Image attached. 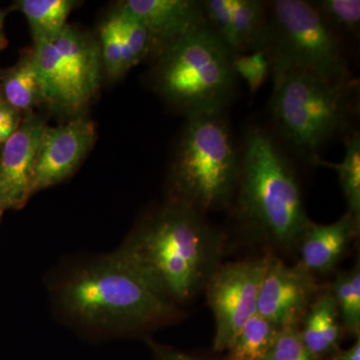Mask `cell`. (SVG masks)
<instances>
[{"label": "cell", "mask_w": 360, "mask_h": 360, "mask_svg": "<svg viewBox=\"0 0 360 360\" xmlns=\"http://www.w3.org/2000/svg\"><path fill=\"white\" fill-rule=\"evenodd\" d=\"M2 28H4V14L0 11V47H1L2 40H4V33H2Z\"/></svg>", "instance_id": "obj_31"}, {"label": "cell", "mask_w": 360, "mask_h": 360, "mask_svg": "<svg viewBox=\"0 0 360 360\" xmlns=\"http://www.w3.org/2000/svg\"><path fill=\"white\" fill-rule=\"evenodd\" d=\"M324 20L338 34L356 35L360 25L359 0H319L312 2Z\"/></svg>", "instance_id": "obj_23"}, {"label": "cell", "mask_w": 360, "mask_h": 360, "mask_svg": "<svg viewBox=\"0 0 360 360\" xmlns=\"http://www.w3.org/2000/svg\"><path fill=\"white\" fill-rule=\"evenodd\" d=\"M96 136L89 120H73L63 127H45L33 175L32 193L58 184L75 170Z\"/></svg>", "instance_id": "obj_11"}, {"label": "cell", "mask_w": 360, "mask_h": 360, "mask_svg": "<svg viewBox=\"0 0 360 360\" xmlns=\"http://www.w3.org/2000/svg\"><path fill=\"white\" fill-rule=\"evenodd\" d=\"M281 329L255 314L246 322L220 360H264Z\"/></svg>", "instance_id": "obj_18"}, {"label": "cell", "mask_w": 360, "mask_h": 360, "mask_svg": "<svg viewBox=\"0 0 360 360\" xmlns=\"http://www.w3.org/2000/svg\"><path fill=\"white\" fill-rule=\"evenodd\" d=\"M333 168L338 172V179L348 208V213L360 221V136L354 132L347 139L343 160L338 163H330L319 158L315 162Z\"/></svg>", "instance_id": "obj_21"}, {"label": "cell", "mask_w": 360, "mask_h": 360, "mask_svg": "<svg viewBox=\"0 0 360 360\" xmlns=\"http://www.w3.org/2000/svg\"><path fill=\"white\" fill-rule=\"evenodd\" d=\"M61 300L70 314L91 324L155 326L175 314L125 250L71 279Z\"/></svg>", "instance_id": "obj_3"}, {"label": "cell", "mask_w": 360, "mask_h": 360, "mask_svg": "<svg viewBox=\"0 0 360 360\" xmlns=\"http://www.w3.org/2000/svg\"><path fill=\"white\" fill-rule=\"evenodd\" d=\"M233 200L239 224L269 253L296 255L311 221L295 168L274 137L260 127L246 131Z\"/></svg>", "instance_id": "obj_1"}, {"label": "cell", "mask_w": 360, "mask_h": 360, "mask_svg": "<svg viewBox=\"0 0 360 360\" xmlns=\"http://www.w3.org/2000/svg\"><path fill=\"white\" fill-rule=\"evenodd\" d=\"M101 35L104 63H105L108 72L112 75H122L125 70L123 66L122 49H120V39H118L113 15L101 27Z\"/></svg>", "instance_id": "obj_26"}, {"label": "cell", "mask_w": 360, "mask_h": 360, "mask_svg": "<svg viewBox=\"0 0 360 360\" xmlns=\"http://www.w3.org/2000/svg\"><path fill=\"white\" fill-rule=\"evenodd\" d=\"M226 248V236L205 214L177 203L124 250L151 286L172 302L191 300L205 290Z\"/></svg>", "instance_id": "obj_2"}, {"label": "cell", "mask_w": 360, "mask_h": 360, "mask_svg": "<svg viewBox=\"0 0 360 360\" xmlns=\"http://www.w3.org/2000/svg\"><path fill=\"white\" fill-rule=\"evenodd\" d=\"M240 172V148L224 112L189 118L180 143L174 177L179 203L205 214L233 200Z\"/></svg>", "instance_id": "obj_6"}, {"label": "cell", "mask_w": 360, "mask_h": 360, "mask_svg": "<svg viewBox=\"0 0 360 360\" xmlns=\"http://www.w3.org/2000/svg\"><path fill=\"white\" fill-rule=\"evenodd\" d=\"M156 360H212L205 357L196 356L184 354L174 348L163 347V345H153Z\"/></svg>", "instance_id": "obj_29"}, {"label": "cell", "mask_w": 360, "mask_h": 360, "mask_svg": "<svg viewBox=\"0 0 360 360\" xmlns=\"http://www.w3.org/2000/svg\"><path fill=\"white\" fill-rule=\"evenodd\" d=\"M232 68L236 77L243 78L250 94H257L271 71V63L266 52L255 51L232 54Z\"/></svg>", "instance_id": "obj_24"}, {"label": "cell", "mask_w": 360, "mask_h": 360, "mask_svg": "<svg viewBox=\"0 0 360 360\" xmlns=\"http://www.w3.org/2000/svg\"><path fill=\"white\" fill-rule=\"evenodd\" d=\"M20 127V113L7 103L0 101V143L6 142Z\"/></svg>", "instance_id": "obj_28"}, {"label": "cell", "mask_w": 360, "mask_h": 360, "mask_svg": "<svg viewBox=\"0 0 360 360\" xmlns=\"http://www.w3.org/2000/svg\"><path fill=\"white\" fill-rule=\"evenodd\" d=\"M6 103L15 110H28L44 99L33 56H26L9 72L4 84Z\"/></svg>", "instance_id": "obj_22"}, {"label": "cell", "mask_w": 360, "mask_h": 360, "mask_svg": "<svg viewBox=\"0 0 360 360\" xmlns=\"http://www.w3.org/2000/svg\"><path fill=\"white\" fill-rule=\"evenodd\" d=\"M1 215H2V210H1V208H0V219H1Z\"/></svg>", "instance_id": "obj_32"}, {"label": "cell", "mask_w": 360, "mask_h": 360, "mask_svg": "<svg viewBox=\"0 0 360 360\" xmlns=\"http://www.w3.org/2000/svg\"><path fill=\"white\" fill-rule=\"evenodd\" d=\"M270 110L278 134L305 160L319 153L347 125L352 111V82L331 84L307 71H272Z\"/></svg>", "instance_id": "obj_4"}, {"label": "cell", "mask_w": 360, "mask_h": 360, "mask_svg": "<svg viewBox=\"0 0 360 360\" xmlns=\"http://www.w3.org/2000/svg\"><path fill=\"white\" fill-rule=\"evenodd\" d=\"M206 25L232 54L258 51L269 8L259 0H202Z\"/></svg>", "instance_id": "obj_10"}, {"label": "cell", "mask_w": 360, "mask_h": 360, "mask_svg": "<svg viewBox=\"0 0 360 360\" xmlns=\"http://www.w3.org/2000/svg\"><path fill=\"white\" fill-rule=\"evenodd\" d=\"M158 84L188 117L224 112L236 96L238 77L232 53L205 21L161 51Z\"/></svg>", "instance_id": "obj_5"}, {"label": "cell", "mask_w": 360, "mask_h": 360, "mask_svg": "<svg viewBox=\"0 0 360 360\" xmlns=\"http://www.w3.org/2000/svg\"><path fill=\"white\" fill-rule=\"evenodd\" d=\"M267 255L255 259L222 264L205 285L215 319L213 349L225 352L246 322L257 312V297Z\"/></svg>", "instance_id": "obj_8"}, {"label": "cell", "mask_w": 360, "mask_h": 360, "mask_svg": "<svg viewBox=\"0 0 360 360\" xmlns=\"http://www.w3.org/2000/svg\"><path fill=\"white\" fill-rule=\"evenodd\" d=\"M360 221L345 213L333 224L311 222L298 243V262L315 277L333 274L356 238Z\"/></svg>", "instance_id": "obj_14"}, {"label": "cell", "mask_w": 360, "mask_h": 360, "mask_svg": "<svg viewBox=\"0 0 360 360\" xmlns=\"http://www.w3.org/2000/svg\"><path fill=\"white\" fill-rule=\"evenodd\" d=\"M116 15H117L120 25L129 40L130 46H131L135 56L141 60L150 51V49H153L148 30L141 21L129 11L123 9L122 7L120 11L116 13Z\"/></svg>", "instance_id": "obj_27"}, {"label": "cell", "mask_w": 360, "mask_h": 360, "mask_svg": "<svg viewBox=\"0 0 360 360\" xmlns=\"http://www.w3.org/2000/svg\"><path fill=\"white\" fill-rule=\"evenodd\" d=\"M75 2L71 0H22L21 11L25 13L34 37L53 40L66 26Z\"/></svg>", "instance_id": "obj_20"}, {"label": "cell", "mask_w": 360, "mask_h": 360, "mask_svg": "<svg viewBox=\"0 0 360 360\" xmlns=\"http://www.w3.org/2000/svg\"><path fill=\"white\" fill-rule=\"evenodd\" d=\"M45 127L37 118L20 125L0 156V208H20L32 195L33 175Z\"/></svg>", "instance_id": "obj_12"}, {"label": "cell", "mask_w": 360, "mask_h": 360, "mask_svg": "<svg viewBox=\"0 0 360 360\" xmlns=\"http://www.w3.org/2000/svg\"><path fill=\"white\" fill-rule=\"evenodd\" d=\"M333 360H360V338H357L352 347L340 349Z\"/></svg>", "instance_id": "obj_30"}, {"label": "cell", "mask_w": 360, "mask_h": 360, "mask_svg": "<svg viewBox=\"0 0 360 360\" xmlns=\"http://www.w3.org/2000/svg\"><path fill=\"white\" fill-rule=\"evenodd\" d=\"M84 101L96 90L99 78V51L75 28L66 25L51 40Z\"/></svg>", "instance_id": "obj_16"}, {"label": "cell", "mask_w": 360, "mask_h": 360, "mask_svg": "<svg viewBox=\"0 0 360 360\" xmlns=\"http://www.w3.org/2000/svg\"><path fill=\"white\" fill-rule=\"evenodd\" d=\"M135 16L162 51L205 22L202 4L195 0H127L122 6Z\"/></svg>", "instance_id": "obj_13"}, {"label": "cell", "mask_w": 360, "mask_h": 360, "mask_svg": "<svg viewBox=\"0 0 360 360\" xmlns=\"http://www.w3.org/2000/svg\"><path fill=\"white\" fill-rule=\"evenodd\" d=\"M345 333L352 338L360 335V267L359 262L348 271L336 274L328 286Z\"/></svg>", "instance_id": "obj_19"}, {"label": "cell", "mask_w": 360, "mask_h": 360, "mask_svg": "<svg viewBox=\"0 0 360 360\" xmlns=\"http://www.w3.org/2000/svg\"><path fill=\"white\" fill-rule=\"evenodd\" d=\"M322 288L316 277L300 264L288 265L281 257L267 253L257 314L278 328H300Z\"/></svg>", "instance_id": "obj_9"}, {"label": "cell", "mask_w": 360, "mask_h": 360, "mask_svg": "<svg viewBox=\"0 0 360 360\" xmlns=\"http://www.w3.org/2000/svg\"><path fill=\"white\" fill-rule=\"evenodd\" d=\"M33 58L41 82L44 99L65 106H77L84 103V99L51 40L37 37Z\"/></svg>", "instance_id": "obj_17"}, {"label": "cell", "mask_w": 360, "mask_h": 360, "mask_svg": "<svg viewBox=\"0 0 360 360\" xmlns=\"http://www.w3.org/2000/svg\"><path fill=\"white\" fill-rule=\"evenodd\" d=\"M305 347L316 360H333L345 336L335 298L324 286L310 304L300 326Z\"/></svg>", "instance_id": "obj_15"}, {"label": "cell", "mask_w": 360, "mask_h": 360, "mask_svg": "<svg viewBox=\"0 0 360 360\" xmlns=\"http://www.w3.org/2000/svg\"><path fill=\"white\" fill-rule=\"evenodd\" d=\"M264 360H316L302 342L298 328H281Z\"/></svg>", "instance_id": "obj_25"}, {"label": "cell", "mask_w": 360, "mask_h": 360, "mask_svg": "<svg viewBox=\"0 0 360 360\" xmlns=\"http://www.w3.org/2000/svg\"><path fill=\"white\" fill-rule=\"evenodd\" d=\"M269 15L260 51L274 70L295 68L331 84L352 82L340 35L322 18L312 2H267ZM258 49V51H259Z\"/></svg>", "instance_id": "obj_7"}]
</instances>
